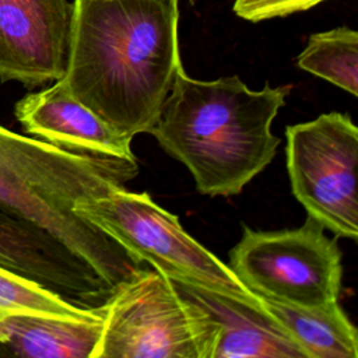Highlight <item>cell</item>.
I'll return each instance as SVG.
<instances>
[{
    "label": "cell",
    "instance_id": "obj_3",
    "mask_svg": "<svg viewBox=\"0 0 358 358\" xmlns=\"http://www.w3.org/2000/svg\"><path fill=\"white\" fill-rule=\"evenodd\" d=\"M137 173V162L70 152L0 124V207L52 235L113 291L141 263L77 206L123 187Z\"/></svg>",
    "mask_w": 358,
    "mask_h": 358
},
{
    "label": "cell",
    "instance_id": "obj_4",
    "mask_svg": "<svg viewBox=\"0 0 358 358\" xmlns=\"http://www.w3.org/2000/svg\"><path fill=\"white\" fill-rule=\"evenodd\" d=\"M218 323L171 278L138 268L102 305L92 358H213Z\"/></svg>",
    "mask_w": 358,
    "mask_h": 358
},
{
    "label": "cell",
    "instance_id": "obj_14",
    "mask_svg": "<svg viewBox=\"0 0 358 358\" xmlns=\"http://www.w3.org/2000/svg\"><path fill=\"white\" fill-rule=\"evenodd\" d=\"M296 64L355 96L358 94V32L348 27H337L310 35L305 49L296 57Z\"/></svg>",
    "mask_w": 358,
    "mask_h": 358
},
{
    "label": "cell",
    "instance_id": "obj_1",
    "mask_svg": "<svg viewBox=\"0 0 358 358\" xmlns=\"http://www.w3.org/2000/svg\"><path fill=\"white\" fill-rule=\"evenodd\" d=\"M179 0H73L69 91L122 134L148 133L182 67Z\"/></svg>",
    "mask_w": 358,
    "mask_h": 358
},
{
    "label": "cell",
    "instance_id": "obj_16",
    "mask_svg": "<svg viewBox=\"0 0 358 358\" xmlns=\"http://www.w3.org/2000/svg\"><path fill=\"white\" fill-rule=\"evenodd\" d=\"M322 1L324 0H235L232 10L242 20L260 22L306 11Z\"/></svg>",
    "mask_w": 358,
    "mask_h": 358
},
{
    "label": "cell",
    "instance_id": "obj_7",
    "mask_svg": "<svg viewBox=\"0 0 358 358\" xmlns=\"http://www.w3.org/2000/svg\"><path fill=\"white\" fill-rule=\"evenodd\" d=\"M285 137L295 199L337 238L357 241L358 129L350 115L329 112L287 126Z\"/></svg>",
    "mask_w": 358,
    "mask_h": 358
},
{
    "label": "cell",
    "instance_id": "obj_12",
    "mask_svg": "<svg viewBox=\"0 0 358 358\" xmlns=\"http://www.w3.org/2000/svg\"><path fill=\"white\" fill-rule=\"evenodd\" d=\"M102 317L77 320L39 313H17L0 323V355L25 358H92Z\"/></svg>",
    "mask_w": 358,
    "mask_h": 358
},
{
    "label": "cell",
    "instance_id": "obj_13",
    "mask_svg": "<svg viewBox=\"0 0 358 358\" xmlns=\"http://www.w3.org/2000/svg\"><path fill=\"white\" fill-rule=\"evenodd\" d=\"M262 301L306 358H358L357 330L338 301L310 308Z\"/></svg>",
    "mask_w": 358,
    "mask_h": 358
},
{
    "label": "cell",
    "instance_id": "obj_2",
    "mask_svg": "<svg viewBox=\"0 0 358 358\" xmlns=\"http://www.w3.org/2000/svg\"><path fill=\"white\" fill-rule=\"evenodd\" d=\"M289 91L250 90L238 76L196 80L182 66L148 133L190 171L201 194L234 196L273 161L280 138L271 124Z\"/></svg>",
    "mask_w": 358,
    "mask_h": 358
},
{
    "label": "cell",
    "instance_id": "obj_15",
    "mask_svg": "<svg viewBox=\"0 0 358 358\" xmlns=\"http://www.w3.org/2000/svg\"><path fill=\"white\" fill-rule=\"evenodd\" d=\"M17 313L95 320L102 317V306H80L50 288L0 264V323L7 316Z\"/></svg>",
    "mask_w": 358,
    "mask_h": 358
},
{
    "label": "cell",
    "instance_id": "obj_11",
    "mask_svg": "<svg viewBox=\"0 0 358 358\" xmlns=\"http://www.w3.org/2000/svg\"><path fill=\"white\" fill-rule=\"evenodd\" d=\"M171 281L218 323L213 358H306L263 301L252 303L193 282Z\"/></svg>",
    "mask_w": 358,
    "mask_h": 358
},
{
    "label": "cell",
    "instance_id": "obj_10",
    "mask_svg": "<svg viewBox=\"0 0 358 358\" xmlns=\"http://www.w3.org/2000/svg\"><path fill=\"white\" fill-rule=\"evenodd\" d=\"M0 264L84 306L102 305L113 289L39 227L0 207Z\"/></svg>",
    "mask_w": 358,
    "mask_h": 358
},
{
    "label": "cell",
    "instance_id": "obj_8",
    "mask_svg": "<svg viewBox=\"0 0 358 358\" xmlns=\"http://www.w3.org/2000/svg\"><path fill=\"white\" fill-rule=\"evenodd\" d=\"M73 3L0 0V81L34 88L64 77Z\"/></svg>",
    "mask_w": 358,
    "mask_h": 358
},
{
    "label": "cell",
    "instance_id": "obj_6",
    "mask_svg": "<svg viewBox=\"0 0 358 358\" xmlns=\"http://www.w3.org/2000/svg\"><path fill=\"white\" fill-rule=\"evenodd\" d=\"M228 266L263 299L301 308L338 301L343 266L337 236L329 238L310 215L295 229L255 231L243 225Z\"/></svg>",
    "mask_w": 358,
    "mask_h": 358
},
{
    "label": "cell",
    "instance_id": "obj_5",
    "mask_svg": "<svg viewBox=\"0 0 358 358\" xmlns=\"http://www.w3.org/2000/svg\"><path fill=\"white\" fill-rule=\"evenodd\" d=\"M77 213L124 248L137 262L148 263L171 280L193 282L252 303V292L215 255L194 241L179 218L159 207L148 193L119 187L81 203Z\"/></svg>",
    "mask_w": 358,
    "mask_h": 358
},
{
    "label": "cell",
    "instance_id": "obj_9",
    "mask_svg": "<svg viewBox=\"0 0 358 358\" xmlns=\"http://www.w3.org/2000/svg\"><path fill=\"white\" fill-rule=\"evenodd\" d=\"M14 113L28 134L62 150L96 159L137 162L130 148L133 138L81 103L63 80L22 96Z\"/></svg>",
    "mask_w": 358,
    "mask_h": 358
}]
</instances>
